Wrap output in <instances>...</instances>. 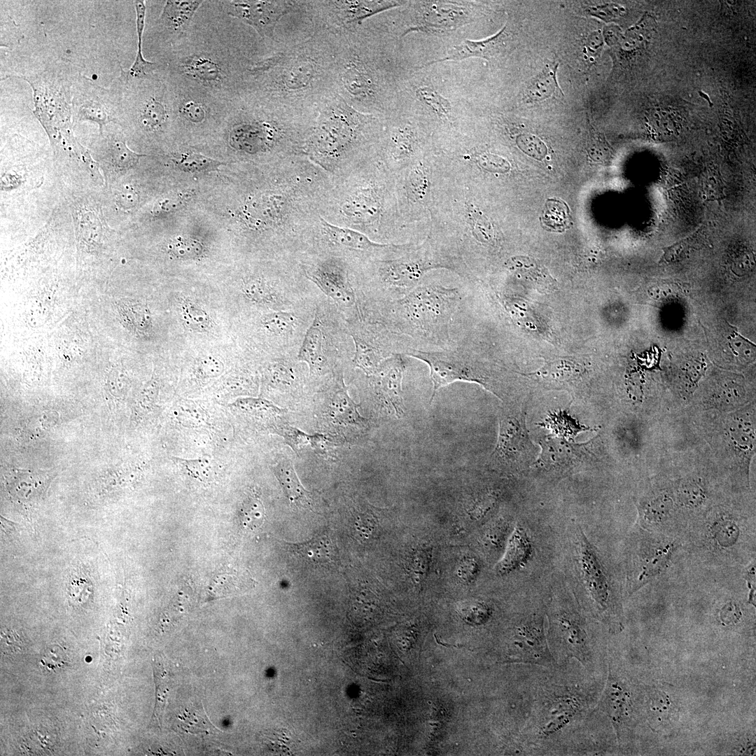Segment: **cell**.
Segmentation results:
<instances>
[{
  "mask_svg": "<svg viewBox=\"0 0 756 756\" xmlns=\"http://www.w3.org/2000/svg\"><path fill=\"white\" fill-rule=\"evenodd\" d=\"M598 678L576 660L539 666L529 714L517 743L523 755H569L578 734L596 708Z\"/></svg>",
  "mask_w": 756,
  "mask_h": 756,
  "instance_id": "6da1fadb",
  "label": "cell"
},
{
  "mask_svg": "<svg viewBox=\"0 0 756 756\" xmlns=\"http://www.w3.org/2000/svg\"><path fill=\"white\" fill-rule=\"evenodd\" d=\"M321 217L350 228L379 243H394L404 227L398 212L396 175L377 153L349 168L330 174Z\"/></svg>",
  "mask_w": 756,
  "mask_h": 756,
  "instance_id": "7a4b0ae2",
  "label": "cell"
},
{
  "mask_svg": "<svg viewBox=\"0 0 756 756\" xmlns=\"http://www.w3.org/2000/svg\"><path fill=\"white\" fill-rule=\"evenodd\" d=\"M382 129L373 114L355 109L335 92L318 107L303 155L335 174L374 154Z\"/></svg>",
  "mask_w": 756,
  "mask_h": 756,
  "instance_id": "3957f363",
  "label": "cell"
},
{
  "mask_svg": "<svg viewBox=\"0 0 756 756\" xmlns=\"http://www.w3.org/2000/svg\"><path fill=\"white\" fill-rule=\"evenodd\" d=\"M742 495L727 496L690 522L682 546L715 566L747 565L755 559V507L748 509Z\"/></svg>",
  "mask_w": 756,
  "mask_h": 756,
  "instance_id": "277c9868",
  "label": "cell"
},
{
  "mask_svg": "<svg viewBox=\"0 0 756 756\" xmlns=\"http://www.w3.org/2000/svg\"><path fill=\"white\" fill-rule=\"evenodd\" d=\"M462 302L458 288L420 284L392 302L391 314L409 349H450L458 342L452 336Z\"/></svg>",
  "mask_w": 756,
  "mask_h": 756,
  "instance_id": "5b68a950",
  "label": "cell"
},
{
  "mask_svg": "<svg viewBox=\"0 0 756 756\" xmlns=\"http://www.w3.org/2000/svg\"><path fill=\"white\" fill-rule=\"evenodd\" d=\"M573 566L581 584L577 601L592 619L611 634L624 627L622 589L606 560L580 528L571 536Z\"/></svg>",
  "mask_w": 756,
  "mask_h": 756,
  "instance_id": "8992f818",
  "label": "cell"
},
{
  "mask_svg": "<svg viewBox=\"0 0 756 756\" xmlns=\"http://www.w3.org/2000/svg\"><path fill=\"white\" fill-rule=\"evenodd\" d=\"M367 262L379 284L398 295V298L419 285L426 274L434 270H449L465 281L472 279L456 248L429 230L424 239L410 250Z\"/></svg>",
  "mask_w": 756,
  "mask_h": 756,
  "instance_id": "52a82bcc",
  "label": "cell"
},
{
  "mask_svg": "<svg viewBox=\"0 0 756 756\" xmlns=\"http://www.w3.org/2000/svg\"><path fill=\"white\" fill-rule=\"evenodd\" d=\"M547 639L557 665L578 661L592 676L601 668L602 644L589 616L577 601L566 594L554 596L546 607Z\"/></svg>",
  "mask_w": 756,
  "mask_h": 756,
  "instance_id": "ba28073f",
  "label": "cell"
},
{
  "mask_svg": "<svg viewBox=\"0 0 756 756\" xmlns=\"http://www.w3.org/2000/svg\"><path fill=\"white\" fill-rule=\"evenodd\" d=\"M404 355L427 364L433 382L430 404L438 390L453 382H468L481 385L501 400H505L497 373L486 365L472 349L466 337L458 340L452 349L425 351L407 349Z\"/></svg>",
  "mask_w": 756,
  "mask_h": 756,
  "instance_id": "9c48e42d",
  "label": "cell"
},
{
  "mask_svg": "<svg viewBox=\"0 0 756 756\" xmlns=\"http://www.w3.org/2000/svg\"><path fill=\"white\" fill-rule=\"evenodd\" d=\"M629 539L624 589L631 595L666 569L682 542L678 537L648 531L637 525Z\"/></svg>",
  "mask_w": 756,
  "mask_h": 756,
  "instance_id": "30bf717a",
  "label": "cell"
},
{
  "mask_svg": "<svg viewBox=\"0 0 756 756\" xmlns=\"http://www.w3.org/2000/svg\"><path fill=\"white\" fill-rule=\"evenodd\" d=\"M435 183V155L428 153L396 175L398 212L406 230L430 220Z\"/></svg>",
  "mask_w": 756,
  "mask_h": 756,
  "instance_id": "8fae6325",
  "label": "cell"
},
{
  "mask_svg": "<svg viewBox=\"0 0 756 756\" xmlns=\"http://www.w3.org/2000/svg\"><path fill=\"white\" fill-rule=\"evenodd\" d=\"M526 412L505 405L498 415L497 443L489 457V466L505 474H517L533 462L538 448L531 440L526 426Z\"/></svg>",
  "mask_w": 756,
  "mask_h": 756,
  "instance_id": "7c38bea8",
  "label": "cell"
},
{
  "mask_svg": "<svg viewBox=\"0 0 756 756\" xmlns=\"http://www.w3.org/2000/svg\"><path fill=\"white\" fill-rule=\"evenodd\" d=\"M636 524L641 528L680 536L684 530L668 477H657L645 483L636 499Z\"/></svg>",
  "mask_w": 756,
  "mask_h": 756,
  "instance_id": "4fadbf2b",
  "label": "cell"
},
{
  "mask_svg": "<svg viewBox=\"0 0 756 756\" xmlns=\"http://www.w3.org/2000/svg\"><path fill=\"white\" fill-rule=\"evenodd\" d=\"M635 688L618 662L610 657L608 676L596 708L610 720L620 744L628 738L636 722Z\"/></svg>",
  "mask_w": 756,
  "mask_h": 756,
  "instance_id": "5bb4252c",
  "label": "cell"
},
{
  "mask_svg": "<svg viewBox=\"0 0 756 756\" xmlns=\"http://www.w3.org/2000/svg\"><path fill=\"white\" fill-rule=\"evenodd\" d=\"M316 241L335 250L358 255L365 261L400 255L418 243H379L358 231L332 225L322 217Z\"/></svg>",
  "mask_w": 756,
  "mask_h": 756,
  "instance_id": "9a60e30c",
  "label": "cell"
},
{
  "mask_svg": "<svg viewBox=\"0 0 756 756\" xmlns=\"http://www.w3.org/2000/svg\"><path fill=\"white\" fill-rule=\"evenodd\" d=\"M425 137L408 123L390 125L382 129L377 155L395 175L425 155Z\"/></svg>",
  "mask_w": 756,
  "mask_h": 756,
  "instance_id": "2e32d148",
  "label": "cell"
},
{
  "mask_svg": "<svg viewBox=\"0 0 756 756\" xmlns=\"http://www.w3.org/2000/svg\"><path fill=\"white\" fill-rule=\"evenodd\" d=\"M304 265V272L327 296L343 307L356 304L346 259L335 253L318 255Z\"/></svg>",
  "mask_w": 756,
  "mask_h": 756,
  "instance_id": "e0dca14e",
  "label": "cell"
},
{
  "mask_svg": "<svg viewBox=\"0 0 756 756\" xmlns=\"http://www.w3.org/2000/svg\"><path fill=\"white\" fill-rule=\"evenodd\" d=\"M303 4L324 24L343 31L374 14L401 5L400 1H316Z\"/></svg>",
  "mask_w": 756,
  "mask_h": 756,
  "instance_id": "ac0fdd59",
  "label": "cell"
},
{
  "mask_svg": "<svg viewBox=\"0 0 756 756\" xmlns=\"http://www.w3.org/2000/svg\"><path fill=\"white\" fill-rule=\"evenodd\" d=\"M226 13L252 27L262 38L274 39L279 20L300 6L295 1H225Z\"/></svg>",
  "mask_w": 756,
  "mask_h": 756,
  "instance_id": "d6986e66",
  "label": "cell"
},
{
  "mask_svg": "<svg viewBox=\"0 0 756 756\" xmlns=\"http://www.w3.org/2000/svg\"><path fill=\"white\" fill-rule=\"evenodd\" d=\"M416 17L414 25L406 29L430 34H444L454 31L469 22L465 7L444 1H426Z\"/></svg>",
  "mask_w": 756,
  "mask_h": 756,
  "instance_id": "ffe728a7",
  "label": "cell"
},
{
  "mask_svg": "<svg viewBox=\"0 0 756 756\" xmlns=\"http://www.w3.org/2000/svg\"><path fill=\"white\" fill-rule=\"evenodd\" d=\"M406 356L394 354L381 363L371 376V386L378 399L393 408L399 416L404 413L402 381L406 366Z\"/></svg>",
  "mask_w": 756,
  "mask_h": 756,
  "instance_id": "44dd1931",
  "label": "cell"
},
{
  "mask_svg": "<svg viewBox=\"0 0 756 756\" xmlns=\"http://www.w3.org/2000/svg\"><path fill=\"white\" fill-rule=\"evenodd\" d=\"M535 553L533 541L527 530L520 524L513 528L504 553L495 566L499 575H507L522 569L533 559Z\"/></svg>",
  "mask_w": 756,
  "mask_h": 756,
  "instance_id": "7402d4cb",
  "label": "cell"
},
{
  "mask_svg": "<svg viewBox=\"0 0 756 756\" xmlns=\"http://www.w3.org/2000/svg\"><path fill=\"white\" fill-rule=\"evenodd\" d=\"M505 27L496 34L484 40H464L451 49L448 55L424 64L422 67L445 61H460L472 57L489 59L498 53L505 38Z\"/></svg>",
  "mask_w": 756,
  "mask_h": 756,
  "instance_id": "603a6c76",
  "label": "cell"
},
{
  "mask_svg": "<svg viewBox=\"0 0 756 756\" xmlns=\"http://www.w3.org/2000/svg\"><path fill=\"white\" fill-rule=\"evenodd\" d=\"M273 472L292 504L303 507L311 506L309 492L300 482L290 460H280L273 466Z\"/></svg>",
  "mask_w": 756,
  "mask_h": 756,
  "instance_id": "cb8c5ba5",
  "label": "cell"
},
{
  "mask_svg": "<svg viewBox=\"0 0 756 756\" xmlns=\"http://www.w3.org/2000/svg\"><path fill=\"white\" fill-rule=\"evenodd\" d=\"M358 405L349 396L344 384L333 395L330 403V418L337 424L365 428L366 420L360 415Z\"/></svg>",
  "mask_w": 756,
  "mask_h": 756,
  "instance_id": "d4e9b609",
  "label": "cell"
},
{
  "mask_svg": "<svg viewBox=\"0 0 756 756\" xmlns=\"http://www.w3.org/2000/svg\"><path fill=\"white\" fill-rule=\"evenodd\" d=\"M319 318L316 316L312 326L307 329L298 353V359L305 362L310 370L314 372L324 364L323 352V332Z\"/></svg>",
  "mask_w": 756,
  "mask_h": 756,
  "instance_id": "484cf974",
  "label": "cell"
},
{
  "mask_svg": "<svg viewBox=\"0 0 756 756\" xmlns=\"http://www.w3.org/2000/svg\"><path fill=\"white\" fill-rule=\"evenodd\" d=\"M293 548L298 555L313 564L327 566L334 561L333 544L325 534H318L307 541L295 544Z\"/></svg>",
  "mask_w": 756,
  "mask_h": 756,
  "instance_id": "4316f807",
  "label": "cell"
},
{
  "mask_svg": "<svg viewBox=\"0 0 756 756\" xmlns=\"http://www.w3.org/2000/svg\"><path fill=\"white\" fill-rule=\"evenodd\" d=\"M202 1H167L160 18L166 27L179 31L190 23Z\"/></svg>",
  "mask_w": 756,
  "mask_h": 756,
  "instance_id": "83f0119b",
  "label": "cell"
},
{
  "mask_svg": "<svg viewBox=\"0 0 756 756\" xmlns=\"http://www.w3.org/2000/svg\"><path fill=\"white\" fill-rule=\"evenodd\" d=\"M179 317L186 328L194 332H206L213 326L209 313L197 300L183 298L178 304Z\"/></svg>",
  "mask_w": 756,
  "mask_h": 756,
  "instance_id": "f1b7e54d",
  "label": "cell"
},
{
  "mask_svg": "<svg viewBox=\"0 0 756 756\" xmlns=\"http://www.w3.org/2000/svg\"><path fill=\"white\" fill-rule=\"evenodd\" d=\"M351 336L355 346L354 365L366 374H373L386 358H384L379 349L369 341L354 334Z\"/></svg>",
  "mask_w": 756,
  "mask_h": 756,
  "instance_id": "f546056e",
  "label": "cell"
},
{
  "mask_svg": "<svg viewBox=\"0 0 756 756\" xmlns=\"http://www.w3.org/2000/svg\"><path fill=\"white\" fill-rule=\"evenodd\" d=\"M241 292L247 300L260 304L274 305L279 301L273 287L260 276H252L244 280Z\"/></svg>",
  "mask_w": 756,
  "mask_h": 756,
  "instance_id": "4dcf8cb0",
  "label": "cell"
},
{
  "mask_svg": "<svg viewBox=\"0 0 756 756\" xmlns=\"http://www.w3.org/2000/svg\"><path fill=\"white\" fill-rule=\"evenodd\" d=\"M153 668L156 687L153 721L161 725V720L169 691V674L160 657L155 658Z\"/></svg>",
  "mask_w": 756,
  "mask_h": 756,
  "instance_id": "1f68e13d",
  "label": "cell"
},
{
  "mask_svg": "<svg viewBox=\"0 0 756 756\" xmlns=\"http://www.w3.org/2000/svg\"><path fill=\"white\" fill-rule=\"evenodd\" d=\"M135 10L136 15V31L138 36V50L135 60L130 69V74L132 76H141L146 75L153 69L155 64L144 59L141 52L142 37L145 26L146 5L144 1H135Z\"/></svg>",
  "mask_w": 756,
  "mask_h": 756,
  "instance_id": "d6a6232c",
  "label": "cell"
},
{
  "mask_svg": "<svg viewBox=\"0 0 756 756\" xmlns=\"http://www.w3.org/2000/svg\"><path fill=\"white\" fill-rule=\"evenodd\" d=\"M265 507L255 495L248 496L241 503L239 519L242 526L248 531H255L264 523Z\"/></svg>",
  "mask_w": 756,
  "mask_h": 756,
  "instance_id": "836d02e7",
  "label": "cell"
},
{
  "mask_svg": "<svg viewBox=\"0 0 756 756\" xmlns=\"http://www.w3.org/2000/svg\"><path fill=\"white\" fill-rule=\"evenodd\" d=\"M204 250L203 245L198 240L184 236L171 239L167 245V251L172 257L183 260L199 258Z\"/></svg>",
  "mask_w": 756,
  "mask_h": 756,
  "instance_id": "e575fe53",
  "label": "cell"
},
{
  "mask_svg": "<svg viewBox=\"0 0 756 756\" xmlns=\"http://www.w3.org/2000/svg\"><path fill=\"white\" fill-rule=\"evenodd\" d=\"M416 95L421 102L431 108L439 118L451 121V105L447 99L436 90L428 86H423L416 90Z\"/></svg>",
  "mask_w": 756,
  "mask_h": 756,
  "instance_id": "d590c367",
  "label": "cell"
},
{
  "mask_svg": "<svg viewBox=\"0 0 756 756\" xmlns=\"http://www.w3.org/2000/svg\"><path fill=\"white\" fill-rule=\"evenodd\" d=\"M173 162L181 170L189 172L211 171L226 164L195 153H183L178 158H173Z\"/></svg>",
  "mask_w": 756,
  "mask_h": 756,
  "instance_id": "8d00e7d4",
  "label": "cell"
},
{
  "mask_svg": "<svg viewBox=\"0 0 756 756\" xmlns=\"http://www.w3.org/2000/svg\"><path fill=\"white\" fill-rule=\"evenodd\" d=\"M261 324L268 332L276 335H284L290 333L295 328L298 319L290 312L278 311L263 316Z\"/></svg>",
  "mask_w": 756,
  "mask_h": 756,
  "instance_id": "74e56055",
  "label": "cell"
},
{
  "mask_svg": "<svg viewBox=\"0 0 756 756\" xmlns=\"http://www.w3.org/2000/svg\"><path fill=\"white\" fill-rule=\"evenodd\" d=\"M188 590H181L174 597L160 618V627L166 631L186 614L190 608Z\"/></svg>",
  "mask_w": 756,
  "mask_h": 756,
  "instance_id": "f35d334b",
  "label": "cell"
},
{
  "mask_svg": "<svg viewBox=\"0 0 756 756\" xmlns=\"http://www.w3.org/2000/svg\"><path fill=\"white\" fill-rule=\"evenodd\" d=\"M92 586L90 580L78 570L69 575L67 592L69 600L74 605L86 603L92 598Z\"/></svg>",
  "mask_w": 756,
  "mask_h": 756,
  "instance_id": "ab89813d",
  "label": "cell"
},
{
  "mask_svg": "<svg viewBox=\"0 0 756 756\" xmlns=\"http://www.w3.org/2000/svg\"><path fill=\"white\" fill-rule=\"evenodd\" d=\"M172 460L189 476L201 482L210 480L214 474L213 467L206 458L186 459L173 457Z\"/></svg>",
  "mask_w": 756,
  "mask_h": 756,
  "instance_id": "60d3db41",
  "label": "cell"
},
{
  "mask_svg": "<svg viewBox=\"0 0 756 756\" xmlns=\"http://www.w3.org/2000/svg\"><path fill=\"white\" fill-rule=\"evenodd\" d=\"M110 155L113 164L120 169L132 167L141 157L146 155L139 154L131 150L125 140L118 139L112 142L110 147Z\"/></svg>",
  "mask_w": 756,
  "mask_h": 756,
  "instance_id": "b9f144b4",
  "label": "cell"
},
{
  "mask_svg": "<svg viewBox=\"0 0 756 756\" xmlns=\"http://www.w3.org/2000/svg\"><path fill=\"white\" fill-rule=\"evenodd\" d=\"M166 115L164 105L152 98L146 104L142 111L141 122L148 130H155L164 122Z\"/></svg>",
  "mask_w": 756,
  "mask_h": 756,
  "instance_id": "7bdbcfd3",
  "label": "cell"
},
{
  "mask_svg": "<svg viewBox=\"0 0 756 756\" xmlns=\"http://www.w3.org/2000/svg\"><path fill=\"white\" fill-rule=\"evenodd\" d=\"M232 406L244 412L255 415L280 412L272 402L261 398H239L232 402Z\"/></svg>",
  "mask_w": 756,
  "mask_h": 756,
  "instance_id": "ee69618b",
  "label": "cell"
},
{
  "mask_svg": "<svg viewBox=\"0 0 756 756\" xmlns=\"http://www.w3.org/2000/svg\"><path fill=\"white\" fill-rule=\"evenodd\" d=\"M224 369L223 363L211 355L200 358L196 364L197 376L203 381L218 377L223 374Z\"/></svg>",
  "mask_w": 756,
  "mask_h": 756,
  "instance_id": "f6af8a7d",
  "label": "cell"
},
{
  "mask_svg": "<svg viewBox=\"0 0 756 756\" xmlns=\"http://www.w3.org/2000/svg\"><path fill=\"white\" fill-rule=\"evenodd\" d=\"M127 318L136 331L144 333L151 327V317L146 307L141 304H130L127 307Z\"/></svg>",
  "mask_w": 756,
  "mask_h": 756,
  "instance_id": "bcb514c9",
  "label": "cell"
},
{
  "mask_svg": "<svg viewBox=\"0 0 756 756\" xmlns=\"http://www.w3.org/2000/svg\"><path fill=\"white\" fill-rule=\"evenodd\" d=\"M512 531H510L509 524L504 522H498L492 525L484 537L487 547L496 551H501L503 547H505Z\"/></svg>",
  "mask_w": 756,
  "mask_h": 756,
  "instance_id": "7dc6e473",
  "label": "cell"
},
{
  "mask_svg": "<svg viewBox=\"0 0 756 756\" xmlns=\"http://www.w3.org/2000/svg\"><path fill=\"white\" fill-rule=\"evenodd\" d=\"M377 526V518L372 509L366 507L365 510L356 512L355 528L359 540L368 539Z\"/></svg>",
  "mask_w": 756,
  "mask_h": 756,
  "instance_id": "c3c4849f",
  "label": "cell"
},
{
  "mask_svg": "<svg viewBox=\"0 0 756 756\" xmlns=\"http://www.w3.org/2000/svg\"><path fill=\"white\" fill-rule=\"evenodd\" d=\"M187 71L190 74L203 80H215L219 76V69L213 62L198 58L193 59L186 66Z\"/></svg>",
  "mask_w": 756,
  "mask_h": 756,
  "instance_id": "681fc988",
  "label": "cell"
},
{
  "mask_svg": "<svg viewBox=\"0 0 756 756\" xmlns=\"http://www.w3.org/2000/svg\"><path fill=\"white\" fill-rule=\"evenodd\" d=\"M176 418L182 424L188 425H200L204 421V414L202 410L194 404L189 402L181 403L177 408Z\"/></svg>",
  "mask_w": 756,
  "mask_h": 756,
  "instance_id": "f907efd6",
  "label": "cell"
},
{
  "mask_svg": "<svg viewBox=\"0 0 756 756\" xmlns=\"http://www.w3.org/2000/svg\"><path fill=\"white\" fill-rule=\"evenodd\" d=\"M555 80L550 74L544 75L533 84L531 95L533 99L540 100L547 97L554 91Z\"/></svg>",
  "mask_w": 756,
  "mask_h": 756,
  "instance_id": "816d5d0a",
  "label": "cell"
},
{
  "mask_svg": "<svg viewBox=\"0 0 756 756\" xmlns=\"http://www.w3.org/2000/svg\"><path fill=\"white\" fill-rule=\"evenodd\" d=\"M80 114L86 119L98 122L100 129L103 125L110 121V118L104 112L102 106L95 102H87L85 104L81 107Z\"/></svg>",
  "mask_w": 756,
  "mask_h": 756,
  "instance_id": "f5cc1de1",
  "label": "cell"
},
{
  "mask_svg": "<svg viewBox=\"0 0 756 756\" xmlns=\"http://www.w3.org/2000/svg\"><path fill=\"white\" fill-rule=\"evenodd\" d=\"M41 663L48 670L53 671L63 667L66 664V661L61 648L54 647L45 653Z\"/></svg>",
  "mask_w": 756,
  "mask_h": 756,
  "instance_id": "db71d44e",
  "label": "cell"
},
{
  "mask_svg": "<svg viewBox=\"0 0 756 756\" xmlns=\"http://www.w3.org/2000/svg\"><path fill=\"white\" fill-rule=\"evenodd\" d=\"M186 199L185 195H172L171 197L160 201L153 209V212L155 214H162L178 209L183 206Z\"/></svg>",
  "mask_w": 756,
  "mask_h": 756,
  "instance_id": "11a10c76",
  "label": "cell"
},
{
  "mask_svg": "<svg viewBox=\"0 0 756 756\" xmlns=\"http://www.w3.org/2000/svg\"><path fill=\"white\" fill-rule=\"evenodd\" d=\"M181 112L186 119L192 122H200L205 118L203 106L192 101L185 103L181 108Z\"/></svg>",
  "mask_w": 756,
  "mask_h": 756,
  "instance_id": "9f6ffc18",
  "label": "cell"
},
{
  "mask_svg": "<svg viewBox=\"0 0 756 756\" xmlns=\"http://www.w3.org/2000/svg\"><path fill=\"white\" fill-rule=\"evenodd\" d=\"M138 199L136 191L128 186L123 188L118 194V202L125 209L134 206L138 202Z\"/></svg>",
  "mask_w": 756,
  "mask_h": 756,
  "instance_id": "6f0895ef",
  "label": "cell"
},
{
  "mask_svg": "<svg viewBox=\"0 0 756 756\" xmlns=\"http://www.w3.org/2000/svg\"><path fill=\"white\" fill-rule=\"evenodd\" d=\"M271 377L273 382L281 384H290L292 374L284 366L277 364L271 369Z\"/></svg>",
  "mask_w": 756,
  "mask_h": 756,
  "instance_id": "680465c9",
  "label": "cell"
},
{
  "mask_svg": "<svg viewBox=\"0 0 756 756\" xmlns=\"http://www.w3.org/2000/svg\"><path fill=\"white\" fill-rule=\"evenodd\" d=\"M434 637H435V640H436V642H437V643H438V644L441 645H443V646H445V647H453V648H457V649H459V648H466L467 649L470 650V649H469L468 648H467V646H465V645H451V644H449V643H444L440 642V640H438V636H437V635H436L435 634H434Z\"/></svg>",
  "mask_w": 756,
  "mask_h": 756,
  "instance_id": "91938a15",
  "label": "cell"
}]
</instances>
